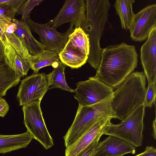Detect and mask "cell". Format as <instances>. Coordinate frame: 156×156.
Listing matches in <instances>:
<instances>
[{
    "mask_svg": "<svg viewBox=\"0 0 156 156\" xmlns=\"http://www.w3.org/2000/svg\"><path fill=\"white\" fill-rule=\"evenodd\" d=\"M138 55L135 47L121 43L102 49L101 60L94 78L116 88L136 67Z\"/></svg>",
    "mask_w": 156,
    "mask_h": 156,
    "instance_id": "6da1fadb",
    "label": "cell"
},
{
    "mask_svg": "<svg viewBox=\"0 0 156 156\" xmlns=\"http://www.w3.org/2000/svg\"><path fill=\"white\" fill-rule=\"evenodd\" d=\"M85 2L86 18L80 27L89 39L90 51L87 62L97 70L102 51L100 40L108 22L111 5L108 0H86Z\"/></svg>",
    "mask_w": 156,
    "mask_h": 156,
    "instance_id": "7a4b0ae2",
    "label": "cell"
},
{
    "mask_svg": "<svg viewBox=\"0 0 156 156\" xmlns=\"http://www.w3.org/2000/svg\"><path fill=\"white\" fill-rule=\"evenodd\" d=\"M146 91L144 72L131 73L113 92L111 106L117 119L122 121L144 103Z\"/></svg>",
    "mask_w": 156,
    "mask_h": 156,
    "instance_id": "3957f363",
    "label": "cell"
},
{
    "mask_svg": "<svg viewBox=\"0 0 156 156\" xmlns=\"http://www.w3.org/2000/svg\"><path fill=\"white\" fill-rule=\"evenodd\" d=\"M113 98L112 94L95 104L79 105L74 120L63 137L66 147L75 142L100 119H117L111 108Z\"/></svg>",
    "mask_w": 156,
    "mask_h": 156,
    "instance_id": "277c9868",
    "label": "cell"
},
{
    "mask_svg": "<svg viewBox=\"0 0 156 156\" xmlns=\"http://www.w3.org/2000/svg\"><path fill=\"white\" fill-rule=\"evenodd\" d=\"M145 107L144 102L120 123L114 124L111 122L106 127L103 135L115 136L135 147L141 146L143 139Z\"/></svg>",
    "mask_w": 156,
    "mask_h": 156,
    "instance_id": "5b68a950",
    "label": "cell"
},
{
    "mask_svg": "<svg viewBox=\"0 0 156 156\" xmlns=\"http://www.w3.org/2000/svg\"><path fill=\"white\" fill-rule=\"evenodd\" d=\"M24 123L27 131L33 139L46 150L54 145L53 139L44 122L40 107V103L35 102L23 105Z\"/></svg>",
    "mask_w": 156,
    "mask_h": 156,
    "instance_id": "8992f818",
    "label": "cell"
},
{
    "mask_svg": "<svg viewBox=\"0 0 156 156\" xmlns=\"http://www.w3.org/2000/svg\"><path fill=\"white\" fill-rule=\"evenodd\" d=\"M47 74L34 73L21 81L17 97L20 106L35 102L41 103L49 88Z\"/></svg>",
    "mask_w": 156,
    "mask_h": 156,
    "instance_id": "52a82bcc",
    "label": "cell"
},
{
    "mask_svg": "<svg viewBox=\"0 0 156 156\" xmlns=\"http://www.w3.org/2000/svg\"><path fill=\"white\" fill-rule=\"evenodd\" d=\"M76 85L74 98L80 106L95 104L112 94L114 91L112 87L93 76L77 82Z\"/></svg>",
    "mask_w": 156,
    "mask_h": 156,
    "instance_id": "ba28073f",
    "label": "cell"
},
{
    "mask_svg": "<svg viewBox=\"0 0 156 156\" xmlns=\"http://www.w3.org/2000/svg\"><path fill=\"white\" fill-rule=\"evenodd\" d=\"M26 22L30 30L39 35V40L44 45V49L55 51L58 54L62 51L68 41L69 36L74 30L73 26L70 25L66 32H59L47 23L34 22L30 17Z\"/></svg>",
    "mask_w": 156,
    "mask_h": 156,
    "instance_id": "9c48e42d",
    "label": "cell"
},
{
    "mask_svg": "<svg viewBox=\"0 0 156 156\" xmlns=\"http://www.w3.org/2000/svg\"><path fill=\"white\" fill-rule=\"evenodd\" d=\"M86 5L84 0H66L57 15L47 24L56 29L68 23L75 28L81 27L86 18Z\"/></svg>",
    "mask_w": 156,
    "mask_h": 156,
    "instance_id": "30bf717a",
    "label": "cell"
},
{
    "mask_svg": "<svg viewBox=\"0 0 156 156\" xmlns=\"http://www.w3.org/2000/svg\"><path fill=\"white\" fill-rule=\"evenodd\" d=\"M156 27V4L150 5L134 14L129 30L134 41L146 40L152 29Z\"/></svg>",
    "mask_w": 156,
    "mask_h": 156,
    "instance_id": "8fae6325",
    "label": "cell"
},
{
    "mask_svg": "<svg viewBox=\"0 0 156 156\" xmlns=\"http://www.w3.org/2000/svg\"><path fill=\"white\" fill-rule=\"evenodd\" d=\"M112 119L107 117L98 120L79 139L66 147L65 156H81L92 144L99 141Z\"/></svg>",
    "mask_w": 156,
    "mask_h": 156,
    "instance_id": "7c38bea8",
    "label": "cell"
},
{
    "mask_svg": "<svg viewBox=\"0 0 156 156\" xmlns=\"http://www.w3.org/2000/svg\"><path fill=\"white\" fill-rule=\"evenodd\" d=\"M140 58L148 84L156 83V27L141 46Z\"/></svg>",
    "mask_w": 156,
    "mask_h": 156,
    "instance_id": "4fadbf2b",
    "label": "cell"
},
{
    "mask_svg": "<svg viewBox=\"0 0 156 156\" xmlns=\"http://www.w3.org/2000/svg\"><path fill=\"white\" fill-rule=\"evenodd\" d=\"M136 152V147L132 145L118 137L109 135L99 142L93 156H123Z\"/></svg>",
    "mask_w": 156,
    "mask_h": 156,
    "instance_id": "5bb4252c",
    "label": "cell"
},
{
    "mask_svg": "<svg viewBox=\"0 0 156 156\" xmlns=\"http://www.w3.org/2000/svg\"><path fill=\"white\" fill-rule=\"evenodd\" d=\"M4 46V55L15 76L20 78L26 75L30 67L26 60L11 44L5 34V39L2 41Z\"/></svg>",
    "mask_w": 156,
    "mask_h": 156,
    "instance_id": "9a60e30c",
    "label": "cell"
},
{
    "mask_svg": "<svg viewBox=\"0 0 156 156\" xmlns=\"http://www.w3.org/2000/svg\"><path fill=\"white\" fill-rule=\"evenodd\" d=\"M12 22L16 26L14 32L24 42L30 54L35 55L45 50L44 45L33 37L26 21L14 18Z\"/></svg>",
    "mask_w": 156,
    "mask_h": 156,
    "instance_id": "2e32d148",
    "label": "cell"
},
{
    "mask_svg": "<svg viewBox=\"0 0 156 156\" xmlns=\"http://www.w3.org/2000/svg\"><path fill=\"white\" fill-rule=\"evenodd\" d=\"M33 139L27 131L16 135L0 134V154H4L25 148Z\"/></svg>",
    "mask_w": 156,
    "mask_h": 156,
    "instance_id": "e0dca14e",
    "label": "cell"
},
{
    "mask_svg": "<svg viewBox=\"0 0 156 156\" xmlns=\"http://www.w3.org/2000/svg\"><path fill=\"white\" fill-rule=\"evenodd\" d=\"M58 54L53 51H44L35 55H30L26 59L34 73H37L44 67L51 66L54 68L59 65L60 61Z\"/></svg>",
    "mask_w": 156,
    "mask_h": 156,
    "instance_id": "ac0fdd59",
    "label": "cell"
},
{
    "mask_svg": "<svg viewBox=\"0 0 156 156\" xmlns=\"http://www.w3.org/2000/svg\"><path fill=\"white\" fill-rule=\"evenodd\" d=\"M20 79L15 76L4 54L0 55V98L5 95L8 90L17 85Z\"/></svg>",
    "mask_w": 156,
    "mask_h": 156,
    "instance_id": "d6986e66",
    "label": "cell"
},
{
    "mask_svg": "<svg viewBox=\"0 0 156 156\" xmlns=\"http://www.w3.org/2000/svg\"><path fill=\"white\" fill-rule=\"evenodd\" d=\"M58 55L60 61L72 69L81 67L86 63L88 58V55L72 47L68 43Z\"/></svg>",
    "mask_w": 156,
    "mask_h": 156,
    "instance_id": "ffe728a7",
    "label": "cell"
},
{
    "mask_svg": "<svg viewBox=\"0 0 156 156\" xmlns=\"http://www.w3.org/2000/svg\"><path fill=\"white\" fill-rule=\"evenodd\" d=\"M133 0H117L114 6L116 13L119 17L121 27L125 30H129L134 14L133 11Z\"/></svg>",
    "mask_w": 156,
    "mask_h": 156,
    "instance_id": "44dd1931",
    "label": "cell"
},
{
    "mask_svg": "<svg viewBox=\"0 0 156 156\" xmlns=\"http://www.w3.org/2000/svg\"><path fill=\"white\" fill-rule=\"evenodd\" d=\"M67 43L72 47L88 56L90 51L89 39L87 35L81 27L74 29L69 36Z\"/></svg>",
    "mask_w": 156,
    "mask_h": 156,
    "instance_id": "7402d4cb",
    "label": "cell"
},
{
    "mask_svg": "<svg viewBox=\"0 0 156 156\" xmlns=\"http://www.w3.org/2000/svg\"><path fill=\"white\" fill-rule=\"evenodd\" d=\"M65 69V65L60 61L58 66L47 74L50 86H51L49 89L58 88L71 92H75V90L70 88L66 82Z\"/></svg>",
    "mask_w": 156,
    "mask_h": 156,
    "instance_id": "603a6c76",
    "label": "cell"
},
{
    "mask_svg": "<svg viewBox=\"0 0 156 156\" xmlns=\"http://www.w3.org/2000/svg\"><path fill=\"white\" fill-rule=\"evenodd\" d=\"M14 30L13 27L7 26L5 34L12 46L26 60L31 54L24 42L14 32Z\"/></svg>",
    "mask_w": 156,
    "mask_h": 156,
    "instance_id": "cb8c5ba5",
    "label": "cell"
},
{
    "mask_svg": "<svg viewBox=\"0 0 156 156\" xmlns=\"http://www.w3.org/2000/svg\"><path fill=\"white\" fill-rule=\"evenodd\" d=\"M43 0H25L18 9L17 15L21 16V20L26 21L30 17V14L34 8L41 3Z\"/></svg>",
    "mask_w": 156,
    "mask_h": 156,
    "instance_id": "d4e9b609",
    "label": "cell"
},
{
    "mask_svg": "<svg viewBox=\"0 0 156 156\" xmlns=\"http://www.w3.org/2000/svg\"><path fill=\"white\" fill-rule=\"evenodd\" d=\"M17 12L9 7L0 5V22L9 24L15 18Z\"/></svg>",
    "mask_w": 156,
    "mask_h": 156,
    "instance_id": "484cf974",
    "label": "cell"
},
{
    "mask_svg": "<svg viewBox=\"0 0 156 156\" xmlns=\"http://www.w3.org/2000/svg\"><path fill=\"white\" fill-rule=\"evenodd\" d=\"M156 83L148 84L144 101L145 107L151 108L156 101Z\"/></svg>",
    "mask_w": 156,
    "mask_h": 156,
    "instance_id": "4316f807",
    "label": "cell"
},
{
    "mask_svg": "<svg viewBox=\"0 0 156 156\" xmlns=\"http://www.w3.org/2000/svg\"><path fill=\"white\" fill-rule=\"evenodd\" d=\"M25 0H0V5L9 7L17 11Z\"/></svg>",
    "mask_w": 156,
    "mask_h": 156,
    "instance_id": "83f0119b",
    "label": "cell"
},
{
    "mask_svg": "<svg viewBox=\"0 0 156 156\" xmlns=\"http://www.w3.org/2000/svg\"><path fill=\"white\" fill-rule=\"evenodd\" d=\"M9 106L5 100L0 98V116L4 117L8 112Z\"/></svg>",
    "mask_w": 156,
    "mask_h": 156,
    "instance_id": "f1b7e54d",
    "label": "cell"
},
{
    "mask_svg": "<svg viewBox=\"0 0 156 156\" xmlns=\"http://www.w3.org/2000/svg\"><path fill=\"white\" fill-rule=\"evenodd\" d=\"M135 156H156V149L153 146H147L143 152Z\"/></svg>",
    "mask_w": 156,
    "mask_h": 156,
    "instance_id": "f546056e",
    "label": "cell"
},
{
    "mask_svg": "<svg viewBox=\"0 0 156 156\" xmlns=\"http://www.w3.org/2000/svg\"><path fill=\"white\" fill-rule=\"evenodd\" d=\"M99 141L92 144L81 156H93L98 147Z\"/></svg>",
    "mask_w": 156,
    "mask_h": 156,
    "instance_id": "4dcf8cb0",
    "label": "cell"
},
{
    "mask_svg": "<svg viewBox=\"0 0 156 156\" xmlns=\"http://www.w3.org/2000/svg\"><path fill=\"white\" fill-rule=\"evenodd\" d=\"M9 25L0 22V39L2 41L4 40L5 39V28Z\"/></svg>",
    "mask_w": 156,
    "mask_h": 156,
    "instance_id": "1f68e13d",
    "label": "cell"
},
{
    "mask_svg": "<svg viewBox=\"0 0 156 156\" xmlns=\"http://www.w3.org/2000/svg\"><path fill=\"white\" fill-rule=\"evenodd\" d=\"M153 133L152 135L154 139L156 140V118H155L154 119L153 121Z\"/></svg>",
    "mask_w": 156,
    "mask_h": 156,
    "instance_id": "d6a6232c",
    "label": "cell"
},
{
    "mask_svg": "<svg viewBox=\"0 0 156 156\" xmlns=\"http://www.w3.org/2000/svg\"><path fill=\"white\" fill-rule=\"evenodd\" d=\"M4 54V46L2 41L0 39V55Z\"/></svg>",
    "mask_w": 156,
    "mask_h": 156,
    "instance_id": "836d02e7",
    "label": "cell"
}]
</instances>
